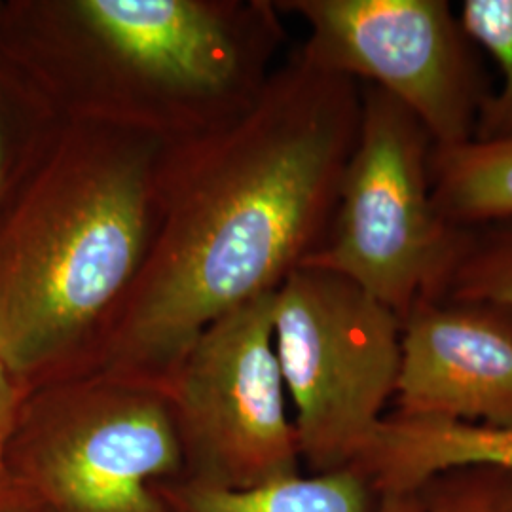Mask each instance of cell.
Wrapping results in <instances>:
<instances>
[{
  "mask_svg": "<svg viewBox=\"0 0 512 512\" xmlns=\"http://www.w3.org/2000/svg\"><path fill=\"white\" fill-rule=\"evenodd\" d=\"M361 110L359 82L296 50L238 122L167 148L156 234L90 372L165 389L203 330L319 251Z\"/></svg>",
  "mask_w": 512,
  "mask_h": 512,
  "instance_id": "1",
  "label": "cell"
},
{
  "mask_svg": "<svg viewBox=\"0 0 512 512\" xmlns=\"http://www.w3.org/2000/svg\"><path fill=\"white\" fill-rule=\"evenodd\" d=\"M287 31L272 0H0V40L67 124L183 147L253 109Z\"/></svg>",
  "mask_w": 512,
  "mask_h": 512,
  "instance_id": "2",
  "label": "cell"
},
{
  "mask_svg": "<svg viewBox=\"0 0 512 512\" xmlns=\"http://www.w3.org/2000/svg\"><path fill=\"white\" fill-rule=\"evenodd\" d=\"M165 150L67 124L0 224V361L23 389L92 370L160 222Z\"/></svg>",
  "mask_w": 512,
  "mask_h": 512,
  "instance_id": "3",
  "label": "cell"
},
{
  "mask_svg": "<svg viewBox=\"0 0 512 512\" xmlns=\"http://www.w3.org/2000/svg\"><path fill=\"white\" fill-rule=\"evenodd\" d=\"M8 463L33 512H167L183 478L165 389L103 372L25 389Z\"/></svg>",
  "mask_w": 512,
  "mask_h": 512,
  "instance_id": "4",
  "label": "cell"
},
{
  "mask_svg": "<svg viewBox=\"0 0 512 512\" xmlns=\"http://www.w3.org/2000/svg\"><path fill=\"white\" fill-rule=\"evenodd\" d=\"M363 110L329 238L302 266L342 275L401 321L437 300L461 241L431 190L435 141L389 93L361 84Z\"/></svg>",
  "mask_w": 512,
  "mask_h": 512,
  "instance_id": "5",
  "label": "cell"
},
{
  "mask_svg": "<svg viewBox=\"0 0 512 512\" xmlns=\"http://www.w3.org/2000/svg\"><path fill=\"white\" fill-rule=\"evenodd\" d=\"M403 321L342 275L296 268L274 298V342L302 465L349 469L384 420Z\"/></svg>",
  "mask_w": 512,
  "mask_h": 512,
  "instance_id": "6",
  "label": "cell"
},
{
  "mask_svg": "<svg viewBox=\"0 0 512 512\" xmlns=\"http://www.w3.org/2000/svg\"><path fill=\"white\" fill-rule=\"evenodd\" d=\"M275 293L203 330L165 385L186 482L249 490L300 475L274 342Z\"/></svg>",
  "mask_w": 512,
  "mask_h": 512,
  "instance_id": "7",
  "label": "cell"
},
{
  "mask_svg": "<svg viewBox=\"0 0 512 512\" xmlns=\"http://www.w3.org/2000/svg\"><path fill=\"white\" fill-rule=\"evenodd\" d=\"M308 25L315 67L376 86L410 110L437 147L473 141L490 97L475 42L446 0H275Z\"/></svg>",
  "mask_w": 512,
  "mask_h": 512,
  "instance_id": "8",
  "label": "cell"
},
{
  "mask_svg": "<svg viewBox=\"0 0 512 512\" xmlns=\"http://www.w3.org/2000/svg\"><path fill=\"white\" fill-rule=\"evenodd\" d=\"M397 412L512 425V321L482 306L420 298L403 319Z\"/></svg>",
  "mask_w": 512,
  "mask_h": 512,
  "instance_id": "9",
  "label": "cell"
},
{
  "mask_svg": "<svg viewBox=\"0 0 512 512\" xmlns=\"http://www.w3.org/2000/svg\"><path fill=\"white\" fill-rule=\"evenodd\" d=\"M467 467L512 473V425L391 414L349 469L382 495L418 492L433 476Z\"/></svg>",
  "mask_w": 512,
  "mask_h": 512,
  "instance_id": "10",
  "label": "cell"
},
{
  "mask_svg": "<svg viewBox=\"0 0 512 512\" xmlns=\"http://www.w3.org/2000/svg\"><path fill=\"white\" fill-rule=\"evenodd\" d=\"M67 122L0 40V224L63 133Z\"/></svg>",
  "mask_w": 512,
  "mask_h": 512,
  "instance_id": "11",
  "label": "cell"
},
{
  "mask_svg": "<svg viewBox=\"0 0 512 512\" xmlns=\"http://www.w3.org/2000/svg\"><path fill=\"white\" fill-rule=\"evenodd\" d=\"M167 512H370L374 492L353 469L293 476L249 490L175 480L160 484Z\"/></svg>",
  "mask_w": 512,
  "mask_h": 512,
  "instance_id": "12",
  "label": "cell"
},
{
  "mask_svg": "<svg viewBox=\"0 0 512 512\" xmlns=\"http://www.w3.org/2000/svg\"><path fill=\"white\" fill-rule=\"evenodd\" d=\"M431 190L440 217L469 228L512 217L511 141L433 148Z\"/></svg>",
  "mask_w": 512,
  "mask_h": 512,
  "instance_id": "13",
  "label": "cell"
},
{
  "mask_svg": "<svg viewBox=\"0 0 512 512\" xmlns=\"http://www.w3.org/2000/svg\"><path fill=\"white\" fill-rule=\"evenodd\" d=\"M499 311L512 321V217L461 228L439 298Z\"/></svg>",
  "mask_w": 512,
  "mask_h": 512,
  "instance_id": "14",
  "label": "cell"
},
{
  "mask_svg": "<svg viewBox=\"0 0 512 512\" xmlns=\"http://www.w3.org/2000/svg\"><path fill=\"white\" fill-rule=\"evenodd\" d=\"M459 19L476 48L501 71V86L482 105L473 141L512 139V0H463Z\"/></svg>",
  "mask_w": 512,
  "mask_h": 512,
  "instance_id": "15",
  "label": "cell"
},
{
  "mask_svg": "<svg viewBox=\"0 0 512 512\" xmlns=\"http://www.w3.org/2000/svg\"><path fill=\"white\" fill-rule=\"evenodd\" d=\"M418 495L427 512H512V473L454 469L427 480Z\"/></svg>",
  "mask_w": 512,
  "mask_h": 512,
  "instance_id": "16",
  "label": "cell"
},
{
  "mask_svg": "<svg viewBox=\"0 0 512 512\" xmlns=\"http://www.w3.org/2000/svg\"><path fill=\"white\" fill-rule=\"evenodd\" d=\"M25 389L0 361V512H33L10 471L8 448Z\"/></svg>",
  "mask_w": 512,
  "mask_h": 512,
  "instance_id": "17",
  "label": "cell"
},
{
  "mask_svg": "<svg viewBox=\"0 0 512 512\" xmlns=\"http://www.w3.org/2000/svg\"><path fill=\"white\" fill-rule=\"evenodd\" d=\"M374 512H427L418 492L376 495Z\"/></svg>",
  "mask_w": 512,
  "mask_h": 512,
  "instance_id": "18",
  "label": "cell"
}]
</instances>
